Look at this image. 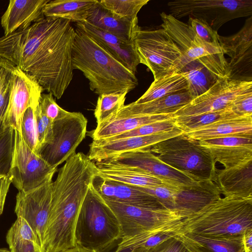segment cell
Here are the masks:
<instances>
[{
    "label": "cell",
    "mask_w": 252,
    "mask_h": 252,
    "mask_svg": "<svg viewBox=\"0 0 252 252\" xmlns=\"http://www.w3.org/2000/svg\"><path fill=\"white\" fill-rule=\"evenodd\" d=\"M34 113L39 149L41 146L51 141L52 136L53 123L42 113L39 104L36 107Z\"/></svg>",
    "instance_id": "cell-44"
},
{
    "label": "cell",
    "mask_w": 252,
    "mask_h": 252,
    "mask_svg": "<svg viewBox=\"0 0 252 252\" xmlns=\"http://www.w3.org/2000/svg\"><path fill=\"white\" fill-rule=\"evenodd\" d=\"M174 114L115 116L97 124L90 136L93 140H102L130 131L142 126L174 118Z\"/></svg>",
    "instance_id": "cell-24"
},
{
    "label": "cell",
    "mask_w": 252,
    "mask_h": 252,
    "mask_svg": "<svg viewBox=\"0 0 252 252\" xmlns=\"http://www.w3.org/2000/svg\"><path fill=\"white\" fill-rule=\"evenodd\" d=\"M184 134L199 141L227 136H252V116L220 120Z\"/></svg>",
    "instance_id": "cell-29"
},
{
    "label": "cell",
    "mask_w": 252,
    "mask_h": 252,
    "mask_svg": "<svg viewBox=\"0 0 252 252\" xmlns=\"http://www.w3.org/2000/svg\"><path fill=\"white\" fill-rule=\"evenodd\" d=\"M252 90V81L220 78L204 93L174 113L175 117L214 112L230 106L238 95Z\"/></svg>",
    "instance_id": "cell-14"
},
{
    "label": "cell",
    "mask_w": 252,
    "mask_h": 252,
    "mask_svg": "<svg viewBox=\"0 0 252 252\" xmlns=\"http://www.w3.org/2000/svg\"><path fill=\"white\" fill-rule=\"evenodd\" d=\"M97 0H50L44 7L43 14L46 18H62L70 22H83L86 21L90 10Z\"/></svg>",
    "instance_id": "cell-30"
},
{
    "label": "cell",
    "mask_w": 252,
    "mask_h": 252,
    "mask_svg": "<svg viewBox=\"0 0 252 252\" xmlns=\"http://www.w3.org/2000/svg\"><path fill=\"white\" fill-rule=\"evenodd\" d=\"M95 176V163L82 152L76 153L59 169L52 184L42 252H62L76 247L77 219Z\"/></svg>",
    "instance_id": "cell-2"
},
{
    "label": "cell",
    "mask_w": 252,
    "mask_h": 252,
    "mask_svg": "<svg viewBox=\"0 0 252 252\" xmlns=\"http://www.w3.org/2000/svg\"><path fill=\"white\" fill-rule=\"evenodd\" d=\"M245 252H252V230L245 231L242 234Z\"/></svg>",
    "instance_id": "cell-50"
},
{
    "label": "cell",
    "mask_w": 252,
    "mask_h": 252,
    "mask_svg": "<svg viewBox=\"0 0 252 252\" xmlns=\"http://www.w3.org/2000/svg\"><path fill=\"white\" fill-rule=\"evenodd\" d=\"M149 149L165 164L197 181L216 180V162L209 152L199 141L184 133L157 143Z\"/></svg>",
    "instance_id": "cell-6"
},
{
    "label": "cell",
    "mask_w": 252,
    "mask_h": 252,
    "mask_svg": "<svg viewBox=\"0 0 252 252\" xmlns=\"http://www.w3.org/2000/svg\"><path fill=\"white\" fill-rule=\"evenodd\" d=\"M187 89V82L183 73L172 70L155 79L146 92L134 102H148Z\"/></svg>",
    "instance_id": "cell-31"
},
{
    "label": "cell",
    "mask_w": 252,
    "mask_h": 252,
    "mask_svg": "<svg viewBox=\"0 0 252 252\" xmlns=\"http://www.w3.org/2000/svg\"><path fill=\"white\" fill-rule=\"evenodd\" d=\"M0 252H10L7 250L3 249V248H0Z\"/></svg>",
    "instance_id": "cell-52"
},
{
    "label": "cell",
    "mask_w": 252,
    "mask_h": 252,
    "mask_svg": "<svg viewBox=\"0 0 252 252\" xmlns=\"http://www.w3.org/2000/svg\"><path fill=\"white\" fill-rule=\"evenodd\" d=\"M188 24L194 33L204 42L220 48L218 32L202 20L189 17Z\"/></svg>",
    "instance_id": "cell-42"
},
{
    "label": "cell",
    "mask_w": 252,
    "mask_h": 252,
    "mask_svg": "<svg viewBox=\"0 0 252 252\" xmlns=\"http://www.w3.org/2000/svg\"><path fill=\"white\" fill-rule=\"evenodd\" d=\"M192 99L187 90L181 91L148 102L124 105L116 116L174 114Z\"/></svg>",
    "instance_id": "cell-27"
},
{
    "label": "cell",
    "mask_w": 252,
    "mask_h": 252,
    "mask_svg": "<svg viewBox=\"0 0 252 252\" xmlns=\"http://www.w3.org/2000/svg\"><path fill=\"white\" fill-rule=\"evenodd\" d=\"M35 110L29 107L25 111L22 119L21 131L26 144L33 152L37 154L39 143Z\"/></svg>",
    "instance_id": "cell-39"
},
{
    "label": "cell",
    "mask_w": 252,
    "mask_h": 252,
    "mask_svg": "<svg viewBox=\"0 0 252 252\" xmlns=\"http://www.w3.org/2000/svg\"><path fill=\"white\" fill-rule=\"evenodd\" d=\"M167 6L175 18L200 19L217 32L228 21L252 14V0H180L169 1Z\"/></svg>",
    "instance_id": "cell-10"
},
{
    "label": "cell",
    "mask_w": 252,
    "mask_h": 252,
    "mask_svg": "<svg viewBox=\"0 0 252 252\" xmlns=\"http://www.w3.org/2000/svg\"><path fill=\"white\" fill-rule=\"evenodd\" d=\"M53 181L36 189L19 191L17 194L15 212L24 219L33 230L41 249L48 219L52 198Z\"/></svg>",
    "instance_id": "cell-16"
},
{
    "label": "cell",
    "mask_w": 252,
    "mask_h": 252,
    "mask_svg": "<svg viewBox=\"0 0 252 252\" xmlns=\"http://www.w3.org/2000/svg\"><path fill=\"white\" fill-rule=\"evenodd\" d=\"M14 130L9 127L0 137V176L9 175L12 157Z\"/></svg>",
    "instance_id": "cell-40"
},
{
    "label": "cell",
    "mask_w": 252,
    "mask_h": 252,
    "mask_svg": "<svg viewBox=\"0 0 252 252\" xmlns=\"http://www.w3.org/2000/svg\"><path fill=\"white\" fill-rule=\"evenodd\" d=\"M11 183L12 178L10 175L0 176V215L3 212L6 197Z\"/></svg>",
    "instance_id": "cell-48"
},
{
    "label": "cell",
    "mask_w": 252,
    "mask_h": 252,
    "mask_svg": "<svg viewBox=\"0 0 252 252\" xmlns=\"http://www.w3.org/2000/svg\"><path fill=\"white\" fill-rule=\"evenodd\" d=\"M76 28L86 34L116 60L135 74L140 63L133 41H128L86 22L76 23Z\"/></svg>",
    "instance_id": "cell-19"
},
{
    "label": "cell",
    "mask_w": 252,
    "mask_h": 252,
    "mask_svg": "<svg viewBox=\"0 0 252 252\" xmlns=\"http://www.w3.org/2000/svg\"><path fill=\"white\" fill-rule=\"evenodd\" d=\"M62 252H89L83 249H81L78 247H76L74 248L67 250L66 251Z\"/></svg>",
    "instance_id": "cell-51"
},
{
    "label": "cell",
    "mask_w": 252,
    "mask_h": 252,
    "mask_svg": "<svg viewBox=\"0 0 252 252\" xmlns=\"http://www.w3.org/2000/svg\"><path fill=\"white\" fill-rule=\"evenodd\" d=\"M102 161L140 170L173 186H189L198 182L190 175L162 162L149 148L123 153Z\"/></svg>",
    "instance_id": "cell-15"
},
{
    "label": "cell",
    "mask_w": 252,
    "mask_h": 252,
    "mask_svg": "<svg viewBox=\"0 0 252 252\" xmlns=\"http://www.w3.org/2000/svg\"><path fill=\"white\" fill-rule=\"evenodd\" d=\"M177 126L172 130L153 135L115 140H93L88 155L92 161L100 162L123 153L149 148L161 141L180 135Z\"/></svg>",
    "instance_id": "cell-18"
},
{
    "label": "cell",
    "mask_w": 252,
    "mask_h": 252,
    "mask_svg": "<svg viewBox=\"0 0 252 252\" xmlns=\"http://www.w3.org/2000/svg\"><path fill=\"white\" fill-rule=\"evenodd\" d=\"M180 71L186 79L187 91L193 98L206 92L218 79L200 63L189 61L185 57Z\"/></svg>",
    "instance_id": "cell-33"
},
{
    "label": "cell",
    "mask_w": 252,
    "mask_h": 252,
    "mask_svg": "<svg viewBox=\"0 0 252 252\" xmlns=\"http://www.w3.org/2000/svg\"><path fill=\"white\" fill-rule=\"evenodd\" d=\"M6 239L10 252H42L33 230L21 217H17L8 231Z\"/></svg>",
    "instance_id": "cell-32"
},
{
    "label": "cell",
    "mask_w": 252,
    "mask_h": 252,
    "mask_svg": "<svg viewBox=\"0 0 252 252\" xmlns=\"http://www.w3.org/2000/svg\"><path fill=\"white\" fill-rule=\"evenodd\" d=\"M220 190L213 181H199L189 186L178 187L175 190L174 210L186 218L221 197Z\"/></svg>",
    "instance_id": "cell-21"
},
{
    "label": "cell",
    "mask_w": 252,
    "mask_h": 252,
    "mask_svg": "<svg viewBox=\"0 0 252 252\" xmlns=\"http://www.w3.org/2000/svg\"><path fill=\"white\" fill-rule=\"evenodd\" d=\"M133 187L154 196L165 208L175 210V190L178 187L167 184L151 187Z\"/></svg>",
    "instance_id": "cell-41"
},
{
    "label": "cell",
    "mask_w": 252,
    "mask_h": 252,
    "mask_svg": "<svg viewBox=\"0 0 252 252\" xmlns=\"http://www.w3.org/2000/svg\"><path fill=\"white\" fill-rule=\"evenodd\" d=\"M133 42L140 63L151 70L154 80L171 71H181L184 56L163 29H140L136 32Z\"/></svg>",
    "instance_id": "cell-9"
},
{
    "label": "cell",
    "mask_w": 252,
    "mask_h": 252,
    "mask_svg": "<svg viewBox=\"0 0 252 252\" xmlns=\"http://www.w3.org/2000/svg\"><path fill=\"white\" fill-rule=\"evenodd\" d=\"M252 230V198L220 197L182 220L177 234L242 235Z\"/></svg>",
    "instance_id": "cell-4"
},
{
    "label": "cell",
    "mask_w": 252,
    "mask_h": 252,
    "mask_svg": "<svg viewBox=\"0 0 252 252\" xmlns=\"http://www.w3.org/2000/svg\"><path fill=\"white\" fill-rule=\"evenodd\" d=\"M149 0H101L99 3L105 8L125 18H136L140 9Z\"/></svg>",
    "instance_id": "cell-37"
},
{
    "label": "cell",
    "mask_w": 252,
    "mask_h": 252,
    "mask_svg": "<svg viewBox=\"0 0 252 252\" xmlns=\"http://www.w3.org/2000/svg\"><path fill=\"white\" fill-rule=\"evenodd\" d=\"M176 236L189 252H245L242 235L215 237L188 233Z\"/></svg>",
    "instance_id": "cell-26"
},
{
    "label": "cell",
    "mask_w": 252,
    "mask_h": 252,
    "mask_svg": "<svg viewBox=\"0 0 252 252\" xmlns=\"http://www.w3.org/2000/svg\"><path fill=\"white\" fill-rule=\"evenodd\" d=\"M132 252H189L175 236L149 248H136Z\"/></svg>",
    "instance_id": "cell-46"
},
{
    "label": "cell",
    "mask_w": 252,
    "mask_h": 252,
    "mask_svg": "<svg viewBox=\"0 0 252 252\" xmlns=\"http://www.w3.org/2000/svg\"><path fill=\"white\" fill-rule=\"evenodd\" d=\"M201 146H252V136H227L199 141Z\"/></svg>",
    "instance_id": "cell-45"
},
{
    "label": "cell",
    "mask_w": 252,
    "mask_h": 252,
    "mask_svg": "<svg viewBox=\"0 0 252 252\" xmlns=\"http://www.w3.org/2000/svg\"><path fill=\"white\" fill-rule=\"evenodd\" d=\"M122 238L121 226L112 210L90 186L77 219L76 247L96 252Z\"/></svg>",
    "instance_id": "cell-5"
},
{
    "label": "cell",
    "mask_w": 252,
    "mask_h": 252,
    "mask_svg": "<svg viewBox=\"0 0 252 252\" xmlns=\"http://www.w3.org/2000/svg\"><path fill=\"white\" fill-rule=\"evenodd\" d=\"M57 170L29 148L21 131L14 130L9 175L19 191H27L52 181Z\"/></svg>",
    "instance_id": "cell-11"
},
{
    "label": "cell",
    "mask_w": 252,
    "mask_h": 252,
    "mask_svg": "<svg viewBox=\"0 0 252 252\" xmlns=\"http://www.w3.org/2000/svg\"><path fill=\"white\" fill-rule=\"evenodd\" d=\"M6 61L10 72V94L4 126L21 131L25 111L29 107L36 109L43 90L33 78Z\"/></svg>",
    "instance_id": "cell-13"
},
{
    "label": "cell",
    "mask_w": 252,
    "mask_h": 252,
    "mask_svg": "<svg viewBox=\"0 0 252 252\" xmlns=\"http://www.w3.org/2000/svg\"><path fill=\"white\" fill-rule=\"evenodd\" d=\"M239 117H243L236 114L230 106L217 111L190 116L176 117L175 119L176 126L185 133L197 130L220 120Z\"/></svg>",
    "instance_id": "cell-35"
},
{
    "label": "cell",
    "mask_w": 252,
    "mask_h": 252,
    "mask_svg": "<svg viewBox=\"0 0 252 252\" xmlns=\"http://www.w3.org/2000/svg\"><path fill=\"white\" fill-rule=\"evenodd\" d=\"M177 127L175 117L139 126L130 131L105 140H115L134 136H142L170 131Z\"/></svg>",
    "instance_id": "cell-38"
},
{
    "label": "cell",
    "mask_w": 252,
    "mask_h": 252,
    "mask_svg": "<svg viewBox=\"0 0 252 252\" xmlns=\"http://www.w3.org/2000/svg\"><path fill=\"white\" fill-rule=\"evenodd\" d=\"M70 22L46 18L26 29L0 37V58L33 78L57 99L73 76L72 52L75 30Z\"/></svg>",
    "instance_id": "cell-1"
},
{
    "label": "cell",
    "mask_w": 252,
    "mask_h": 252,
    "mask_svg": "<svg viewBox=\"0 0 252 252\" xmlns=\"http://www.w3.org/2000/svg\"><path fill=\"white\" fill-rule=\"evenodd\" d=\"M220 48L230 58V78L252 81V17L245 22L241 30L229 36H219Z\"/></svg>",
    "instance_id": "cell-17"
},
{
    "label": "cell",
    "mask_w": 252,
    "mask_h": 252,
    "mask_svg": "<svg viewBox=\"0 0 252 252\" xmlns=\"http://www.w3.org/2000/svg\"><path fill=\"white\" fill-rule=\"evenodd\" d=\"M85 22L128 41H133L136 32L141 29L138 18L120 17L103 6L98 0L90 10Z\"/></svg>",
    "instance_id": "cell-23"
},
{
    "label": "cell",
    "mask_w": 252,
    "mask_h": 252,
    "mask_svg": "<svg viewBox=\"0 0 252 252\" xmlns=\"http://www.w3.org/2000/svg\"><path fill=\"white\" fill-rule=\"evenodd\" d=\"M230 107L239 116H252V90L237 96L232 101Z\"/></svg>",
    "instance_id": "cell-47"
},
{
    "label": "cell",
    "mask_w": 252,
    "mask_h": 252,
    "mask_svg": "<svg viewBox=\"0 0 252 252\" xmlns=\"http://www.w3.org/2000/svg\"><path fill=\"white\" fill-rule=\"evenodd\" d=\"M50 0H11L0 19V24L7 36L24 30L44 18L43 9Z\"/></svg>",
    "instance_id": "cell-22"
},
{
    "label": "cell",
    "mask_w": 252,
    "mask_h": 252,
    "mask_svg": "<svg viewBox=\"0 0 252 252\" xmlns=\"http://www.w3.org/2000/svg\"><path fill=\"white\" fill-rule=\"evenodd\" d=\"M160 16L162 28L178 45L188 60L200 63L217 79L230 78L229 63L221 48L204 42L188 24L171 14L163 12Z\"/></svg>",
    "instance_id": "cell-7"
},
{
    "label": "cell",
    "mask_w": 252,
    "mask_h": 252,
    "mask_svg": "<svg viewBox=\"0 0 252 252\" xmlns=\"http://www.w3.org/2000/svg\"><path fill=\"white\" fill-rule=\"evenodd\" d=\"M42 113L53 123L66 116L68 111L61 107L51 93L42 94L39 103Z\"/></svg>",
    "instance_id": "cell-43"
},
{
    "label": "cell",
    "mask_w": 252,
    "mask_h": 252,
    "mask_svg": "<svg viewBox=\"0 0 252 252\" xmlns=\"http://www.w3.org/2000/svg\"><path fill=\"white\" fill-rule=\"evenodd\" d=\"M128 93H111L99 95L94 111L97 124L116 116L125 105L126 95Z\"/></svg>",
    "instance_id": "cell-36"
},
{
    "label": "cell",
    "mask_w": 252,
    "mask_h": 252,
    "mask_svg": "<svg viewBox=\"0 0 252 252\" xmlns=\"http://www.w3.org/2000/svg\"><path fill=\"white\" fill-rule=\"evenodd\" d=\"M93 186L103 199L146 208H165L154 196L130 185L95 176Z\"/></svg>",
    "instance_id": "cell-20"
},
{
    "label": "cell",
    "mask_w": 252,
    "mask_h": 252,
    "mask_svg": "<svg viewBox=\"0 0 252 252\" xmlns=\"http://www.w3.org/2000/svg\"><path fill=\"white\" fill-rule=\"evenodd\" d=\"M204 147L215 161L222 164L225 169L242 166L252 161V146Z\"/></svg>",
    "instance_id": "cell-34"
},
{
    "label": "cell",
    "mask_w": 252,
    "mask_h": 252,
    "mask_svg": "<svg viewBox=\"0 0 252 252\" xmlns=\"http://www.w3.org/2000/svg\"><path fill=\"white\" fill-rule=\"evenodd\" d=\"M87 123L82 113L68 112L53 123L51 140L41 146L37 154L49 165L57 168L76 153L85 138Z\"/></svg>",
    "instance_id": "cell-12"
},
{
    "label": "cell",
    "mask_w": 252,
    "mask_h": 252,
    "mask_svg": "<svg viewBox=\"0 0 252 252\" xmlns=\"http://www.w3.org/2000/svg\"><path fill=\"white\" fill-rule=\"evenodd\" d=\"M101 198L119 220L121 239L150 231L171 230L177 232L181 220L186 218L176 210L146 208Z\"/></svg>",
    "instance_id": "cell-8"
},
{
    "label": "cell",
    "mask_w": 252,
    "mask_h": 252,
    "mask_svg": "<svg viewBox=\"0 0 252 252\" xmlns=\"http://www.w3.org/2000/svg\"><path fill=\"white\" fill-rule=\"evenodd\" d=\"M72 52L74 69L82 72L91 90L99 95L128 93L138 84L135 74L76 28Z\"/></svg>",
    "instance_id": "cell-3"
},
{
    "label": "cell",
    "mask_w": 252,
    "mask_h": 252,
    "mask_svg": "<svg viewBox=\"0 0 252 252\" xmlns=\"http://www.w3.org/2000/svg\"><path fill=\"white\" fill-rule=\"evenodd\" d=\"M215 183L224 197L252 198V161L217 172Z\"/></svg>",
    "instance_id": "cell-25"
},
{
    "label": "cell",
    "mask_w": 252,
    "mask_h": 252,
    "mask_svg": "<svg viewBox=\"0 0 252 252\" xmlns=\"http://www.w3.org/2000/svg\"><path fill=\"white\" fill-rule=\"evenodd\" d=\"M94 163L95 176L103 180L142 187H151L166 184L158 178L140 170L103 161Z\"/></svg>",
    "instance_id": "cell-28"
},
{
    "label": "cell",
    "mask_w": 252,
    "mask_h": 252,
    "mask_svg": "<svg viewBox=\"0 0 252 252\" xmlns=\"http://www.w3.org/2000/svg\"><path fill=\"white\" fill-rule=\"evenodd\" d=\"M120 240L112 243L105 248L96 252H132V250L130 248L118 249V245Z\"/></svg>",
    "instance_id": "cell-49"
}]
</instances>
